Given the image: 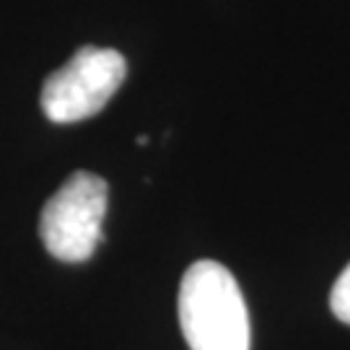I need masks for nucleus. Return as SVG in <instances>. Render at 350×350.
I'll use <instances>...</instances> for the list:
<instances>
[{"mask_svg":"<svg viewBox=\"0 0 350 350\" xmlns=\"http://www.w3.org/2000/svg\"><path fill=\"white\" fill-rule=\"evenodd\" d=\"M179 325L189 350H250V314L228 267L189 265L179 286Z\"/></svg>","mask_w":350,"mask_h":350,"instance_id":"f257e3e1","label":"nucleus"},{"mask_svg":"<svg viewBox=\"0 0 350 350\" xmlns=\"http://www.w3.org/2000/svg\"><path fill=\"white\" fill-rule=\"evenodd\" d=\"M109 187L99 174L75 172L52 195L42 218L39 237L44 250L60 262H86L101 244Z\"/></svg>","mask_w":350,"mask_h":350,"instance_id":"f03ea898","label":"nucleus"},{"mask_svg":"<svg viewBox=\"0 0 350 350\" xmlns=\"http://www.w3.org/2000/svg\"><path fill=\"white\" fill-rule=\"evenodd\" d=\"M127 75L125 57L109 47H81L44 81L42 112L50 122L70 125L99 114Z\"/></svg>","mask_w":350,"mask_h":350,"instance_id":"7ed1b4c3","label":"nucleus"},{"mask_svg":"<svg viewBox=\"0 0 350 350\" xmlns=\"http://www.w3.org/2000/svg\"><path fill=\"white\" fill-rule=\"evenodd\" d=\"M329 309L342 325L350 327V265L342 270L329 293Z\"/></svg>","mask_w":350,"mask_h":350,"instance_id":"20e7f679","label":"nucleus"}]
</instances>
